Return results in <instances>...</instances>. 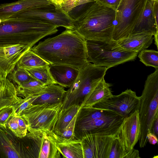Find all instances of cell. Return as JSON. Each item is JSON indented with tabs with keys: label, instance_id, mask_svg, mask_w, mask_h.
<instances>
[{
	"label": "cell",
	"instance_id": "15",
	"mask_svg": "<svg viewBox=\"0 0 158 158\" xmlns=\"http://www.w3.org/2000/svg\"><path fill=\"white\" fill-rule=\"evenodd\" d=\"M140 126L138 110L125 118L117 136L127 151L133 149L138 141Z\"/></svg>",
	"mask_w": 158,
	"mask_h": 158
},
{
	"label": "cell",
	"instance_id": "10",
	"mask_svg": "<svg viewBox=\"0 0 158 158\" xmlns=\"http://www.w3.org/2000/svg\"><path fill=\"white\" fill-rule=\"evenodd\" d=\"M53 131L45 129L28 131L31 158H60L61 154L56 145Z\"/></svg>",
	"mask_w": 158,
	"mask_h": 158
},
{
	"label": "cell",
	"instance_id": "21",
	"mask_svg": "<svg viewBox=\"0 0 158 158\" xmlns=\"http://www.w3.org/2000/svg\"><path fill=\"white\" fill-rule=\"evenodd\" d=\"M153 36L152 34L145 33L130 35L127 37L117 42L125 50L138 53L151 45L154 39Z\"/></svg>",
	"mask_w": 158,
	"mask_h": 158
},
{
	"label": "cell",
	"instance_id": "17",
	"mask_svg": "<svg viewBox=\"0 0 158 158\" xmlns=\"http://www.w3.org/2000/svg\"><path fill=\"white\" fill-rule=\"evenodd\" d=\"M138 33L153 35L155 44L158 48V27L156 23L152 4L150 0H147L143 9L130 35Z\"/></svg>",
	"mask_w": 158,
	"mask_h": 158
},
{
	"label": "cell",
	"instance_id": "27",
	"mask_svg": "<svg viewBox=\"0 0 158 158\" xmlns=\"http://www.w3.org/2000/svg\"><path fill=\"white\" fill-rule=\"evenodd\" d=\"M50 64L30 49L22 56L17 65L20 68L28 69Z\"/></svg>",
	"mask_w": 158,
	"mask_h": 158
},
{
	"label": "cell",
	"instance_id": "23",
	"mask_svg": "<svg viewBox=\"0 0 158 158\" xmlns=\"http://www.w3.org/2000/svg\"><path fill=\"white\" fill-rule=\"evenodd\" d=\"M66 91L64 87L56 84L46 86L32 104L62 103Z\"/></svg>",
	"mask_w": 158,
	"mask_h": 158
},
{
	"label": "cell",
	"instance_id": "13",
	"mask_svg": "<svg viewBox=\"0 0 158 158\" xmlns=\"http://www.w3.org/2000/svg\"><path fill=\"white\" fill-rule=\"evenodd\" d=\"M28 15L32 18L50 23L57 27L74 30V20L69 15L54 6L33 8L27 9Z\"/></svg>",
	"mask_w": 158,
	"mask_h": 158
},
{
	"label": "cell",
	"instance_id": "26",
	"mask_svg": "<svg viewBox=\"0 0 158 158\" xmlns=\"http://www.w3.org/2000/svg\"><path fill=\"white\" fill-rule=\"evenodd\" d=\"M138 150L134 148L127 151L117 135L113 139L107 156V158H138Z\"/></svg>",
	"mask_w": 158,
	"mask_h": 158
},
{
	"label": "cell",
	"instance_id": "11",
	"mask_svg": "<svg viewBox=\"0 0 158 158\" xmlns=\"http://www.w3.org/2000/svg\"><path fill=\"white\" fill-rule=\"evenodd\" d=\"M140 97L135 92L127 89L117 95L98 103L93 106L108 110L124 117L128 116L139 109Z\"/></svg>",
	"mask_w": 158,
	"mask_h": 158
},
{
	"label": "cell",
	"instance_id": "24",
	"mask_svg": "<svg viewBox=\"0 0 158 158\" xmlns=\"http://www.w3.org/2000/svg\"><path fill=\"white\" fill-rule=\"evenodd\" d=\"M20 98L12 83L7 78H0V110L15 104Z\"/></svg>",
	"mask_w": 158,
	"mask_h": 158
},
{
	"label": "cell",
	"instance_id": "8",
	"mask_svg": "<svg viewBox=\"0 0 158 158\" xmlns=\"http://www.w3.org/2000/svg\"><path fill=\"white\" fill-rule=\"evenodd\" d=\"M62 103L31 104L23 110L20 116L25 120L28 131L45 129L53 131Z\"/></svg>",
	"mask_w": 158,
	"mask_h": 158
},
{
	"label": "cell",
	"instance_id": "38",
	"mask_svg": "<svg viewBox=\"0 0 158 158\" xmlns=\"http://www.w3.org/2000/svg\"><path fill=\"white\" fill-rule=\"evenodd\" d=\"M147 139L148 142L151 144L155 145L157 143V136L152 132H150L148 135Z\"/></svg>",
	"mask_w": 158,
	"mask_h": 158
},
{
	"label": "cell",
	"instance_id": "40",
	"mask_svg": "<svg viewBox=\"0 0 158 158\" xmlns=\"http://www.w3.org/2000/svg\"><path fill=\"white\" fill-rule=\"evenodd\" d=\"M55 7L60 9L63 0H50Z\"/></svg>",
	"mask_w": 158,
	"mask_h": 158
},
{
	"label": "cell",
	"instance_id": "25",
	"mask_svg": "<svg viewBox=\"0 0 158 158\" xmlns=\"http://www.w3.org/2000/svg\"><path fill=\"white\" fill-rule=\"evenodd\" d=\"M81 106L74 105L60 111L53 132L59 135L77 114Z\"/></svg>",
	"mask_w": 158,
	"mask_h": 158
},
{
	"label": "cell",
	"instance_id": "31",
	"mask_svg": "<svg viewBox=\"0 0 158 158\" xmlns=\"http://www.w3.org/2000/svg\"><path fill=\"white\" fill-rule=\"evenodd\" d=\"M7 78L14 84H16L17 85L23 84L35 79L26 69L17 65L8 75Z\"/></svg>",
	"mask_w": 158,
	"mask_h": 158
},
{
	"label": "cell",
	"instance_id": "36",
	"mask_svg": "<svg viewBox=\"0 0 158 158\" xmlns=\"http://www.w3.org/2000/svg\"><path fill=\"white\" fill-rule=\"evenodd\" d=\"M14 112L13 105L5 108L0 110V127H6L8 121L14 115Z\"/></svg>",
	"mask_w": 158,
	"mask_h": 158
},
{
	"label": "cell",
	"instance_id": "2",
	"mask_svg": "<svg viewBox=\"0 0 158 158\" xmlns=\"http://www.w3.org/2000/svg\"><path fill=\"white\" fill-rule=\"evenodd\" d=\"M56 26L29 16L26 10L0 19V47L23 44L32 48L40 40L56 33Z\"/></svg>",
	"mask_w": 158,
	"mask_h": 158
},
{
	"label": "cell",
	"instance_id": "9",
	"mask_svg": "<svg viewBox=\"0 0 158 158\" xmlns=\"http://www.w3.org/2000/svg\"><path fill=\"white\" fill-rule=\"evenodd\" d=\"M126 117L112 112L107 115L78 124H75V138L81 139L90 134L118 135Z\"/></svg>",
	"mask_w": 158,
	"mask_h": 158
},
{
	"label": "cell",
	"instance_id": "30",
	"mask_svg": "<svg viewBox=\"0 0 158 158\" xmlns=\"http://www.w3.org/2000/svg\"><path fill=\"white\" fill-rule=\"evenodd\" d=\"M35 79L45 86L56 84L49 70V65L26 69Z\"/></svg>",
	"mask_w": 158,
	"mask_h": 158
},
{
	"label": "cell",
	"instance_id": "18",
	"mask_svg": "<svg viewBox=\"0 0 158 158\" xmlns=\"http://www.w3.org/2000/svg\"><path fill=\"white\" fill-rule=\"evenodd\" d=\"M53 6L50 0H18L0 5V19H4L19 11L28 9Z\"/></svg>",
	"mask_w": 158,
	"mask_h": 158
},
{
	"label": "cell",
	"instance_id": "12",
	"mask_svg": "<svg viewBox=\"0 0 158 158\" xmlns=\"http://www.w3.org/2000/svg\"><path fill=\"white\" fill-rule=\"evenodd\" d=\"M117 135L90 134L81 140L83 158H107L112 143Z\"/></svg>",
	"mask_w": 158,
	"mask_h": 158
},
{
	"label": "cell",
	"instance_id": "28",
	"mask_svg": "<svg viewBox=\"0 0 158 158\" xmlns=\"http://www.w3.org/2000/svg\"><path fill=\"white\" fill-rule=\"evenodd\" d=\"M46 86L34 79L23 84L17 85L16 88L18 96L25 98L39 94Z\"/></svg>",
	"mask_w": 158,
	"mask_h": 158
},
{
	"label": "cell",
	"instance_id": "19",
	"mask_svg": "<svg viewBox=\"0 0 158 158\" xmlns=\"http://www.w3.org/2000/svg\"><path fill=\"white\" fill-rule=\"evenodd\" d=\"M79 70L64 64H50V74L56 84L64 87L69 88L76 79Z\"/></svg>",
	"mask_w": 158,
	"mask_h": 158
},
{
	"label": "cell",
	"instance_id": "35",
	"mask_svg": "<svg viewBox=\"0 0 158 158\" xmlns=\"http://www.w3.org/2000/svg\"><path fill=\"white\" fill-rule=\"evenodd\" d=\"M77 114L61 133L57 135L67 139H75L74 131Z\"/></svg>",
	"mask_w": 158,
	"mask_h": 158
},
{
	"label": "cell",
	"instance_id": "34",
	"mask_svg": "<svg viewBox=\"0 0 158 158\" xmlns=\"http://www.w3.org/2000/svg\"><path fill=\"white\" fill-rule=\"evenodd\" d=\"M94 2V0H79L78 6L70 11L68 14L74 20Z\"/></svg>",
	"mask_w": 158,
	"mask_h": 158
},
{
	"label": "cell",
	"instance_id": "16",
	"mask_svg": "<svg viewBox=\"0 0 158 158\" xmlns=\"http://www.w3.org/2000/svg\"><path fill=\"white\" fill-rule=\"evenodd\" d=\"M31 48L20 44L0 47V78H7L22 56Z\"/></svg>",
	"mask_w": 158,
	"mask_h": 158
},
{
	"label": "cell",
	"instance_id": "39",
	"mask_svg": "<svg viewBox=\"0 0 158 158\" xmlns=\"http://www.w3.org/2000/svg\"><path fill=\"white\" fill-rule=\"evenodd\" d=\"M151 132L157 136L158 135V117L155 120L153 124Z\"/></svg>",
	"mask_w": 158,
	"mask_h": 158
},
{
	"label": "cell",
	"instance_id": "7",
	"mask_svg": "<svg viewBox=\"0 0 158 158\" xmlns=\"http://www.w3.org/2000/svg\"><path fill=\"white\" fill-rule=\"evenodd\" d=\"M147 0H121L116 10L112 40L128 37L142 12Z\"/></svg>",
	"mask_w": 158,
	"mask_h": 158
},
{
	"label": "cell",
	"instance_id": "37",
	"mask_svg": "<svg viewBox=\"0 0 158 158\" xmlns=\"http://www.w3.org/2000/svg\"><path fill=\"white\" fill-rule=\"evenodd\" d=\"M121 0H94L102 6L111 8L116 11Z\"/></svg>",
	"mask_w": 158,
	"mask_h": 158
},
{
	"label": "cell",
	"instance_id": "22",
	"mask_svg": "<svg viewBox=\"0 0 158 158\" xmlns=\"http://www.w3.org/2000/svg\"><path fill=\"white\" fill-rule=\"evenodd\" d=\"M111 85L102 79L87 96L81 107H92L95 104L111 98L113 95Z\"/></svg>",
	"mask_w": 158,
	"mask_h": 158
},
{
	"label": "cell",
	"instance_id": "29",
	"mask_svg": "<svg viewBox=\"0 0 158 158\" xmlns=\"http://www.w3.org/2000/svg\"><path fill=\"white\" fill-rule=\"evenodd\" d=\"M6 127L17 137H25L28 132L27 125L24 118L21 116H12L8 121Z\"/></svg>",
	"mask_w": 158,
	"mask_h": 158
},
{
	"label": "cell",
	"instance_id": "32",
	"mask_svg": "<svg viewBox=\"0 0 158 158\" xmlns=\"http://www.w3.org/2000/svg\"><path fill=\"white\" fill-rule=\"evenodd\" d=\"M140 61L147 66L158 69V52L154 50L144 49L139 53Z\"/></svg>",
	"mask_w": 158,
	"mask_h": 158
},
{
	"label": "cell",
	"instance_id": "14",
	"mask_svg": "<svg viewBox=\"0 0 158 158\" xmlns=\"http://www.w3.org/2000/svg\"><path fill=\"white\" fill-rule=\"evenodd\" d=\"M24 137L15 135L7 127H0V158H26Z\"/></svg>",
	"mask_w": 158,
	"mask_h": 158
},
{
	"label": "cell",
	"instance_id": "33",
	"mask_svg": "<svg viewBox=\"0 0 158 158\" xmlns=\"http://www.w3.org/2000/svg\"><path fill=\"white\" fill-rule=\"evenodd\" d=\"M39 94L29 96L24 99L20 98L19 101L13 105L14 111L13 116H20L23 110L32 104Z\"/></svg>",
	"mask_w": 158,
	"mask_h": 158
},
{
	"label": "cell",
	"instance_id": "3",
	"mask_svg": "<svg viewBox=\"0 0 158 158\" xmlns=\"http://www.w3.org/2000/svg\"><path fill=\"white\" fill-rule=\"evenodd\" d=\"M116 11L94 2L74 20V30L85 40H112Z\"/></svg>",
	"mask_w": 158,
	"mask_h": 158
},
{
	"label": "cell",
	"instance_id": "20",
	"mask_svg": "<svg viewBox=\"0 0 158 158\" xmlns=\"http://www.w3.org/2000/svg\"><path fill=\"white\" fill-rule=\"evenodd\" d=\"M56 146L63 158H83L81 140L67 139L53 133Z\"/></svg>",
	"mask_w": 158,
	"mask_h": 158
},
{
	"label": "cell",
	"instance_id": "4",
	"mask_svg": "<svg viewBox=\"0 0 158 158\" xmlns=\"http://www.w3.org/2000/svg\"><path fill=\"white\" fill-rule=\"evenodd\" d=\"M138 110L140 125L138 141L140 148H143L148 142L147 135L158 117V69L147 78Z\"/></svg>",
	"mask_w": 158,
	"mask_h": 158
},
{
	"label": "cell",
	"instance_id": "6",
	"mask_svg": "<svg viewBox=\"0 0 158 158\" xmlns=\"http://www.w3.org/2000/svg\"><path fill=\"white\" fill-rule=\"evenodd\" d=\"M108 69L90 62L80 69L76 79L66 91L61 110L74 105L81 106L88 94L104 78Z\"/></svg>",
	"mask_w": 158,
	"mask_h": 158
},
{
	"label": "cell",
	"instance_id": "5",
	"mask_svg": "<svg viewBox=\"0 0 158 158\" xmlns=\"http://www.w3.org/2000/svg\"><path fill=\"white\" fill-rule=\"evenodd\" d=\"M89 62L108 69L135 60L138 53L125 50L113 40H85Z\"/></svg>",
	"mask_w": 158,
	"mask_h": 158
},
{
	"label": "cell",
	"instance_id": "41",
	"mask_svg": "<svg viewBox=\"0 0 158 158\" xmlns=\"http://www.w3.org/2000/svg\"><path fill=\"white\" fill-rule=\"evenodd\" d=\"M152 2H158V0H150Z\"/></svg>",
	"mask_w": 158,
	"mask_h": 158
},
{
	"label": "cell",
	"instance_id": "42",
	"mask_svg": "<svg viewBox=\"0 0 158 158\" xmlns=\"http://www.w3.org/2000/svg\"><path fill=\"white\" fill-rule=\"evenodd\" d=\"M64 0H63V1H64Z\"/></svg>",
	"mask_w": 158,
	"mask_h": 158
},
{
	"label": "cell",
	"instance_id": "1",
	"mask_svg": "<svg viewBox=\"0 0 158 158\" xmlns=\"http://www.w3.org/2000/svg\"><path fill=\"white\" fill-rule=\"evenodd\" d=\"M30 49L50 64L66 65L80 69L89 63L85 40L74 30L66 29Z\"/></svg>",
	"mask_w": 158,
	"mask_h": 158
}]
</instances>
